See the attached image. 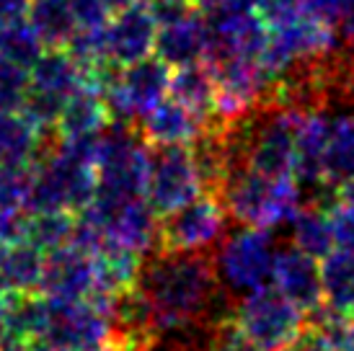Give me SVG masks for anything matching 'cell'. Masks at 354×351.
Listing matches in <instances>:
<instances>
[{"label":"cell","mask_w":354,"mask_h":351,"mask_svg":"<svg viewBox=\"0 0 354 351\" xmlns=\"http://www.w3.org/2000/svg\"><path fill=\"white\" fill-rule=\"evenodd\" d=\"M140 287L153 305L158 336H163L189 323L202 321L220 284L209 254L156 251L142 263Z\"/></svg>","instance_id":"cell-1"},{"label":"cell","mask_w":354,"mask_h":351,"mask_svg":"<svg viewBox=\"0 0 354 351\" xmlns=\"http://www.w3.org/2000/svg\"><path fill=\"white\" fill-rule=\"evenodd\" d=\"M217 196L233 222L266 230L287 225L303 207V189L295 176H266L254 168L236 171Z\"/></svg>","instance_id":"cell-2"},{"label":"cell","mask_w":354,"mask_h":351,"mask_svg":"<svg viewBox=\"0 0 354 351\" xmlns=\"http://www.w3.org/2000/svg\"><path fill=\"white\" fill-rule=\"evenodd\" d=\"M277 251L279 245L272 230L238 225V230L223 235V240L209 254L217 284L233 297H243L272 284Z\"/></svg>","instance_id":"cell-3"},{"label":"cell","mask_w":354,"mask_h":351,"mask_svg":"<svg viewBox=\"0 0 354 351\" xmlns=\"http://www.w3.org/2000/svg\"><path fill=\"white\" fill-rule=\"evenodd\" d=\"M96 233L119 248L135 251L142 258L158 251V222L160 217L153 212L145 196L138 199H109L93 194L91 205L78 212Z\"/></svg>","instance_id":"cell-4"},{"label":"cell","mask_w":354,"mask_h":351,"mask_svg":"<svg viewBox=\"0 0 354 351\" xmlns=\"http://www.w3.org/2000/svg\"><path fill=\"white\" fill-rule=\"evenodd\" d=\"M236 325L266 351H285L305 328V312L277 292L272 284L238 297Z\"/></svg>","instance_id":"cell-5"},{"label":"cell","mask_w":354,"mask_h":351,"mask_svg":"<svg viewBox=\"0 0 354 351\" xmlns=\"http://www.w3.org/2000/svg\"><path fill=\"white\" fill-rule=\"evenodd\" d=\"M227 212L220 196L202 191L158 222V251H194L212 254L227 233Z\"/></svg>","instance_id":"cell-6"},{"label":"cell","mask_w":354,"mask_h":351,"mask_svg":"<svg viewBox=\"0 0 354 351\" xmlns=\"http://www.w3.org/2000/svg\"><path fill=\"white\" fill-rule=\"evenodd\" d=\"M205 191L197 163L189 145H156L150 147V171L145 199L158 217L171 215L194 196Z\"/></svg>","instance_id":"cell-7"},{"label":"cell","mask_w":354,"mask_h":351,"mask_svg":"<svg viewBox=\"0 0 354 351\" xmlns=\"http://www.w3.org/2000/svg\"><path fill=\"white\" fill-rule=\"evenodd\" d=\"M168 80H171V68L153 55L122 65L114 83L104 91L111 122L138 124L158 101L168 96Z\"/></svg>","instance_id":"cell-8"},{"label":"cell","mask_w":354,"mask_h":351,"mask_svg":"<svg viewBox=\"0 0 354 351\" xmlns=\"http://www.w3.org/2000/svg\"><path fill=\"white\" fill-rule=\"evenodd\" d=\"M158 23L145 0H135L124 8L111 10L104 23V49L106 59L117 65H129L153 55Z\"/></svg>","instance_id":"cell-9"},{"label":"cell","mask_w":354,"mask_h":351,"mask_svg":"<svg viewBox=\"0 0 354 351\" xmlns=\"http://www.w3.org/2000/svg\"><path fill=\"white\" fill-rule=\"evenodd\" d=\"M272 287L282 292L290 303L308 315H313L324 305V287H321V261L313 256L297 251L295 245H285L277 251Z\"/></svg>","instance_id":"cell-10"},{"label":"cell","mask_w":354,"mask_h":351,"mask_svg":"<svg viewBox=\"0 0 354 351\" xmlns=\"http://www.w3.org/2000/svg\"><path fill=\"white\" fill-rule=\"evenodd\" d=\"M39 292L59 300H83L93 292V254L65 243L44 254Z\"/></svg>","instance_id":"cell-11"},{"label":"cell","mask_w":354,"mask_h":351,"mask_svg":"<svg viewBox=\"0 0 354 351\" xmlns=\"http://www.w3.org/2000/svg\"><path fill=\"white\" fill-rule=\"evenodd\" d=\"M212 119L202 117L189 106L178 104L176 98L166 96L158 101L145 117L138 122V129L142 140L150 147L156 145H192Z\"/></svg>","instance_id":"cell-12"},{"label":"cell","mask_w":354,"mask_h":351,"mask_svg":"<svg viewBox=\"0 0 354 351\" xmlns=\"http://www.w3.org/2000/svg\"><path fill=\"white\" fill-rule=\"evenodd\" d=\"M207 44H209V34H207L205 19L197 10H192L184 19L158 26L153 55L160 62H166L168 68H181V65L205 62Z\"/></svg>","instance_id":"cell-13"},{"label":"cell","mask_w":354,"mask_h":351,"mask_svg":"<svg viewBox=\"0 0 354 351\" xmlns=\"http://www.w3.org/2000/svg\"><path fill=\"white\" fill-rule=\"evenodd\" d=\"M326 145H328V114L305 111L295 132V171L300 189L326 181Z\"/></svg>","instance_id":"cell-14"},{"label":"cell","mask_w":354,"mask_h":351,"mask_svg":"<svg viewBox=\"0 0 354 351\" xmlns=\"http://www.w3.org/2000/svg\"><path fill=\"white\" fill-rule=\"evenodd\" d=\"M83 83H86L83 68L70 57L65 47H44V52L29 68V86L52 96L68 98Z\"/></svg>","instance_id":"cell-15"},{"label":"cell","mask_w":354,"mask_h":351,"mask_svg":"<svg viewBox=\"0 0 354 351\" xmlns=\"http://www.w3.org/2000/svg\"><path fill=\"white\" fill-rule=\"evenodd\" d=\"M109 124H111V114H109L104 96H101L96 88L83 83L75 93H70L65 98V106H62L55 135L57 137L99 135Z\"/></svg>","instance_id":"cell-16"},{"label":"cell","mask_w":354,"mask_h":351,"mask_svg":"<svg viewBox=\"0 0 354 351\" xmlns=\"http://www.w3.org/2000/svg\"><path fill=\"white\" fill-rule=\"evenodd\" d=\"M168 96L176 98L178 104L189 106L202 117L212 119L215 108V78L205 62L194 65H181L174 68L171 80H168Z\"/></svg>","instance_id":"cell-17"},{"label":"cell","mask_w":354,"mask_h":351,"mask_svg":"<svg viewBox=\"0 0 354 351\" xmlns=\"http://www.w3.org/2000/svg\"><path fill=\"white\" fill-rule=\"evenodd\" d=\"M324 305L339 315H354V254L334 248L321 258Z\"/></svg>","instance_id":"cell-18"},{"label":"cell","mask_w":354,"mask_h":351,"mask_svg":"<svg viewBox=\"0 0 354 351\" xmlns=\"http://www.w3.org/2000/svg\"><path fill=\"white\" fill-rule=\"evenodd\" d=\"M287 227H290V245H295L297 251L313 256L318 261L334 251L331 222H328V212L324 207L303 202V207L287 222Z\"/></svg>","instance_id":"cell-19"},{"label":"cell","mask_w":354,"mask_h":351,"mask_svg":"<svg viewBox=\"0 0 354 351\" xmlns=\"http://www.w3.org/2000/svg\"><path fill=\"white\" fill-rule=\"evenodd\" d=\"M354 176V114L339 111L328 117V145H326V181L344 184Z\"/></svg>","instance_id":"cell-20"},{"label":"cell","mask_w":354,"mask_h":351,"mask_svg":"<svg viewBox=\"0 0 354 351\" xmlns=\"http://www.w3.org/2000/svg\"><path fill=\"white\" fill-rule=\"evenodd\" d=\"M26 21L37 31L44 47H65L78 21L70 10L68 0H31L26 8Z\"/></svg>","instance_id":"cell-21"},{"label":"cell","mask_w":354,"mask_h":351,"mask_svg":"<svg viewBox=\"0 0 354 351\" xmlns=\"http://www.w3.org/2000/svg\"><path fill=\"white\" fill-rule=\"evenodd\" d=\"M44 251L29 240L6 245V276L10 292H39Z\"/></svg>","instance_id":"cell-22"},{"label":"cell","mask_w":354,"mask_h":351,"mask_svg":"<svg viewBox=\"0 0 354 351\" xmlns=\"http://www.w3.org/2000/svg\"><path fill=\"white\" fill-rule=\"evenodd\" d=\"M41 52L44 44L24 16L0 23V59H8L13 65L29 70Z\"/></svg>","instance_id":"cell-23"},{"label":"cell","mask_w":354,"mask_h":351,"mask_svg":"<svg viewBox=\"0 0 354 351\" xmlns=\"http://www.w3.org/2000/svg\"><path fill=\"white\" fill-rule=\"evenodd\" d=\"M73 227H75V215H73V212H65V209L29 212L26 240L47 254L52 248H59V245L70 243Z\"/></svg>","instance_id":"cell-24"},{"label":"cell","mask_w":354,"mask_h":351,"mask_svg":"<svg viewBox=\"0 0 354 351\" xmlns=\"http://www.w3.org/2000/svg\"><path fill=\"white\" fill-rule=\"evenodd\" d=\"M62 106H65V98L29 88V93H26L24 104H21V108H19V114L29 122L31 127L39 129L41 135H55L59 114H62Z\"/></svg>","instance_id":"cell-25"},{"label":"cell","mask_w":354,"mask_h":351,"mask_svg":"<svg viewBox=\"0 0 354 351\" xmlns=\"http://www.w3.org/2000/svg\"><path fill=\"white\" fill-rule=\"evenodd\" d=\"M31 166H0V209H26Z\"/></svg>","instance_id":"cell-26"},{"label":"cell","mask_w":354,"mask_h":351,"mask_svg":"<svg viewBox=\"0 0 354 351\" xmlns=\"http://www.w3.org/2000/svg\"><path fill=\"white\" fill-rule=\"evenodd\" d=\"M29 88V70L0 59V111H19Z\"/></svg>","instance_id":"cell-27"},{"label":"cell","mask_w":354,"mask_h":351,"mask_svg":"<svg viewBox=\"0 0 354 351\" xmlns=\"http://www.w3.org/2000/svg\"><path fill=\"white\" fill-rule=\"evenodd\" d=\"M326 212H328V222H331L334 248L354 254V209L342 202H334Z\"/></svg>","instance_id":"cell-28"},{"label":"cell","mask_w":354,"mask_h":351,"mask_svg":"<svg viewBox=\"0 0 354 351\" xmlns=\"http://www.w3.org/2000/svg\"><path fill=\"white\" fill-rule=\"evenodd\" d=\"M212 351H266L259 343H254L243 331L236 325V321H225L215 325L212 331Z\"/></svg>","instance_id":"cell-29"},{"label":"cell","mask_w":354,"mask_h":351,"mask_svg":"<svg viewBox=\"0 0 354 351\" xmlns=\"http://www.w3.org/2000/svg\"><path fill=\"white\" fill-rule=\"evenodd\" d=\"M68 6L78 21V26H101L111 16L104 0H68Z\"/></svg>","instance_id":"cell-30"},{"label":"cell","mask_w":354,"mask_h":351,"mask_svg":"<svg viewBox=\"0 0 354 351\" xmlns=\"http://www.w3.org/2000/svg\"><path fill=\"white\" fill-rule=\"evenodd\" d=\"M158 26H166L192 13V0H145Z\"/></svg>","instance_id":"cell-31"},{"label":"cell","mask_w":354,"mask_h":351,"mask_svg":"<svg viewBox=\"0 0 354 351\" xmlns=\"http://www.w3.org/2000/svg\"><path fill=\"white\" fill-rule=\"evenodd\" d=\"M285 351H334V349H331V341H328L324 328L318 323L308 321L305 328L300 331V336Z\"/></svg>","instance_id":"cell-32"},{"label":"cell","mask_w":354,"mask_h":351,"mask_svg":"<svg viewBox=\"0 0 354 351\" xmlns=\"http://www.w3.org/2000/svg\"><path fill=\"white\" fill-rule=\"evenodd\" d=\"M303 6L308 13H313V16H318L321 21H326L328 26L336 29V23L344 16V10L352 6V0H303Z\"/></svg>","instance_id":"cell-33"},{"label":"cell","mask_w":354,"mask_h":351,"mask_svg":"<svg viewBox=\"0 0 354 351\" xmlns=\"http://www.w3.org/2000/svg\"><path fill=\"white\" fill-rule=\"evenodd\" d=\"M29 3L31 0H0V23L10 19H19V16H26Z\"/></svg>","instance_id":"cell-34"},{"label":"cell","mask_w":354,"mask_h":351,"mask_svg":"<svg viewBox=\"0 0 354 351\" xmlns=\"http://www.w3.org/2000/svg\"><path fill=\"white\" fill-rule=\"evenodd\" d=\"M336 202H342V205L352 207L354 209V176L352 178H346L344 184L336 186Z\"/></svg>","instance_id":"cell-35"},{"label":"cell","mask_w":354,"mask_h":351,"mask_svg":"<svg viewBox=\"0 0 354 351\" xmlns=\"http://www.w3.org/2000/svg\"><path fill=\"white\" fill-rule=\"evenodd\" d=\"M29 351H70L59 343L50 341V339H31L29 341Z\"/></svg>","instance_id":"cell-36"},{"label":"cell","mask_w":354,"mask_h":351,"mask_svg":"<svg viewBox=\"0 0 354 351\" xmlns=\"http://www.w3.org/2000/svg\"><path fill=\"white\" fill-rule=\"evenodd\" d=\"M80 351H122L117 346V343L111 341V339H104V341H99V343H93V346H88V349H80Z\"/></svg>","instance_id":"cell-37"},{"label":"cell","mask_w":354,"mask_h":351,"mask_svg":"<svg viewBox=\"0 0 354 351\" xmlns=\"http://www.w3.org/2000/svg\"><path fill=\"white\" fill-rule=\"evenodd\" d=\"M104 3H106L109 10H119L124 8V6H129V3H135V0H104Z\"/></svg>","instance_id":"cell-38"},{"label":"cell","mask_w":354,"mask_h":351,"mask_svg":"<svg viewBox=\"0 0 354 351\" xmlns=\"http://www.w3.org/2000/svg\"><path fill=\"white\" fill-rule=\"evenodd\" d=\"M352 318H354V315H352Z\"/></svg>","instance_id":"cell-39"}]
</instances>
